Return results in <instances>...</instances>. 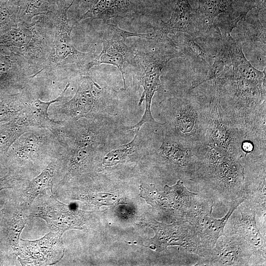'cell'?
Returning a JSON list of instances; mask_svg holds the SVG:
<instances>
[{"instance_id":"cell-36","label":"cell","mask_w":266,"mask_h":266,"mask_svg":"<svg viewBox=\"0 0 266 266\" xmlns=\"http://www.w3.org/2000/svg\"><path fill=\"white\" fill-rule=\"evenodd\" d=\"M0 125H1V124H0Z\"/></svg>"},{"instance_id":"cell-26","label":"cell","mask_w":266,"mask_h":266,"mask_svg":"<svg viewBox=\"0 0 266 266\" xmlns=\"http://www.w3.org/2000/svg\"><path fill=\"white\" fill-rule=\"evenodd\" d=\"M138 130L135 131L132 140L108 152L103 158L102 163L107 166L123 163L129 160L135 152L138 142Z\"/></svg>"},{"instance_id":"cell-30","label":"cell","mask_w":266,"mask_h":266,"mask_svg":"<svg viewBox=\"0 0 266 266\" xmlns=\"http://www.w3.org/2000/svg\"><path fill=\"white\" fill-rule=\"evenodd\" d=\"M184 36V44L186 51L198 60L206 63L208 62L210 57L206 51L193 37L186 34Z\"/></svg>"},{"instance_id":"cell-35","label":"cell","mask_w":266,"mask_h":266,"mask_svg":"<svg viewBox=\"0 0 266 266\" xmlns=\"http://www.w3.org/2000/svg\"><path fill=\"white\" fill-rule=\"evenodd\" d=\"M11 0H0V1H11Z\"/></svg>"},{"instance_id":"cell-15","label":"cell","mask_w":266,"mask_h":266,"mask_svg":"<svg viewBox=\"0 0 266 266\" xmlns=\"http://www.w3.org/2000/svg\"><path fill=\"white\" fill-rule=\"evenodd\" d=\"M224 36L232 63V78L244 79L252 83L265 95L266 68L262 71L255 68L246 59L241 42L233 38L231 34Z\"/></svg>"},{"instance_id":"cell-5","label":"cell","mask_w":266,"mask_h":266,"mask_svg":"<svg viewBox=\"0 0 266 266\" xmlns=\"http://www.w3.org/2000/svg\"><path fill=\"white\" fill-rule=\"evenodd\" d=\"M149 50L138 51L130 64L136 70L137 78L143 92L140 98L138 105L145 101V108L140 120L133 126L126 127L128 130H139L146 123L157 122L151 111L152 100L160 84V77L165 65L173 58L179 57L178 54L164 46L149 41Z\"/></svg>"},{"instance_id":"cell-7","label":"cell","mask_w":266,"mask_h":266,"mask_svg":"<svg viewBox=\"0 0 266 266\" xmlns=\"http://www.w3.org/2000/svg\"><path fill=\"white\" fill-rule=\"evenodd\" d=\"M28 207V215L45 220L51 232L63 234L68 230L84 228L81 212L70 209L53 194L38 196Z\"/></svg>"},{"instance_id":"cell-9","label":"cell","mask_w":266,"mask_h":266,"mask_svg":"<svg viewBox=\"0 0 266 266\" xmlns=\"http://www.w3.org/2000/svg\"><path fill=\"white\" fill-rule=\"evenodd\" d=\"M151 225L156 233L152 240L157 251H162L168 245H176L201 258L206 257L210 253L201 241L195 227L185 221L171 225L154 221L151 222Z\"/></svg>"},{"instance_id":"cell-27","label":"cell","mask_w":266,"mask_h":266,"mask_svg":"<svg viewBox=\"0 0 266 266\" xmlns=\"http://www.w3.org/2000/svg\"><path fill=\"white\" fill-rule=\"evenodd\" d=\"M18 0L0 1V34L17 26Z\"/></svg>"},{"instance_id":"cell-21","label":"cell","mask_w":266,"mask_h":266,"mask_svg":"<svg viewBox=\"0 0 266 266\" xmlns=\"http://www.w3.org/2000/svg\"><path fill=\"white\" fill-rule=\"evenodd\" d=\"M164 189L163 193L171 210L176 211L177 215L184 221V217L198 193L189 191L181 180H178L176 184L171 187L165 186Z\"/></svg>"},{"instance_id":"cell-16","label":"cell","mask_w":266,"mask_h":266,"mask_svg":"<svg viewBox=\"0 0 266 266\" xmlns=\"http://www.w3.org/2000/svg\"><path fill=\"white\" fill-rule=\"evenodd\" d=\"M58 166L59 160L56 153L41 172L29 182L20 199L25 208L28 207L38 196L53 194V187Z\"/></svg>"},{"instance_id":"cell-33","label":"cell","mask_w":266,"mask_h":266,"mask_svg":"<svg viewBox=\"0 0 266 266\" xmlns=\"http://www.w3.org/2000/svg\"><path fill=\"white\" fill-rule=\"evenodd\" d=\"M249 5L252 9L256 7L259 12L262 9H266V0H251Z\"/></svg>"},{"instance_id":"cell-20","label":"cell","mask_w":266,"mask_h":266,"mask_svg":"<svg viewBox=\"0 0 266 266\" xmlns=\"http://www.w3.org/2000/svg\"><path fill=\"white\" fill-rule=\"evenodd\" d=\"M62 0H18L17 24L30 23L36 16H49L58 9Z\"/></svg>"},{"instance_id":"cell-19","label":"cell","mask_w":266,"mask_h":266,"mask_svg":"<svg viewBox=\"0 0 266 266\" xmlns=\"http://www.w3.org/2000/svg\"><path fill=\"white\" fill-rule=\"evenodd\" d=\"M194 14L188 0H177L169 19L159 27L168 34L182 32L191 35L195 33L193 25Z\"/></svg>"},{"instance_id":"cell-6","label":"cell","mask_w":266,"mask_h":266,"mask_svg":"<svg viewBox=\"0 0 266 266\" xmlns=\"http://www.w3.org/2000/svg\"><path fill=\"white\" fill-rule=\"evenodd\" d=\"M243 201L239 200L232 203L226 215L217 219L212 216L214 201L204 195L198 193L184 221L195 227L201 241L211 252L218 238L225 234L224 230L229 218Z\"/></svg>"},{"instance_id":"cell-12","label":"cell","mask_w":266,"mask_h":266,"mask_svg":"<svg viewBox=\"0 0 266 266\" xmlns=\"http://www.w3.org/2000/svg\"><path fill=\"white\" fill-rule=\"evenodd\" d=\"M257 249L238 235H221L210 254L198 266H248Z\"/></svg>"},{"instance_id":"cell-10","label":"cell","mask_w":266,"mask_h":266,"mask_svg":"<svg viewBox=\"0 0 266 266\" xmlns=\"http://www.w3.org/2000/svg\"><path fill=\"white\" fill-rule=\"evenodd\" d=\"M62 234L51 232L34 240L20 238L17 254L22 266H50L60 261L65 253Z\"/></svg>"},{"instance_id":"cell-25","label":"cell","mask_w":266,"mask_h":266,"mask_svg":"<svg viewBox=\"0 0 266 266\" xmlns=\"http://www.w3.org/2000/svg\"><path fill=\"white\" fill-rule=\"evenodd\" d=\"M233 0H205L201 6V18L207 27L214 26L216 18L232 10Z\"/></svg>"},{"instance_id":"cell-17","label":"cell","mask_w":266,"mask_h":266,"mask_svg":"<svg viewBox=\"0 0 266 266\" xmlns=\"http://www.w3.org/2000/svg\"><path fill=\"white\" fill-rule=\"evenodd\" d=\"M240 219L233 225V234H236L250 243L256 249L266 246V239L260 232L256 222L254 208L244 200L237 208Z\"/></svg>"},{"instance_id":"cell-32","label":"cell","mask_w":266,"mask_h":266,"mask_svg":"<svg viewBox=\"0 0 266 266\" xmlns=\"http://www.w3.org/2000/svg\"><path fill=\"white\" fill-rule=\"evenodd\" d=\"M25 178V177L9 172L7 174L0 178V191L4 189L13 188L18 181Z\"/></svg>"},{"instance_id":"cell-3","label":"cell","mask_w":266,"mask_h":266,"mask_svg":"<svg viewBox=\"0 0 266 266\" xmlns=\"http://www.w3.org/2000/svg\"><path fill=\"white\" fill-rule=\"evenodd\" d=\"M207 161L206 174L201 179L202 194L229 206L245 200L244 170L237 159L229 152L218 149Z\"/></svg>"},{"instance_id":"cell-31","label":"cell","mask_w":266,"mask_h":266,"mask_svg":"<svg viewBox=\"0 0 266 266\" xmlns=\"http://www.w3.org/2000/svg\"><path fill=\"white\" fill-rule=\"evenodd\" d=\"M225 61L221 58L216 60L210 66L208 73L205 79L199 83L196 87L201 83L210 80L216 79L222 76L226 70Z\"/></svg>"},{"instance_id":"cell-1","label":"cell","mask_w":266,"mask_h":266,"mask_svg":"<svg viewBox=\"0 0 266 266\" xmlns=\"http://www.w3.org/2000/svg\"><path fill=\"white\" fill-rule=\"evenodd\" d=\"M74 0L67 4L63 0L56 11L49 16L54 26V37L52 48L42 71L62 79L71 71L85 72L96 56L95 50L88 52L78 50L74 46L71 33L75 22L67 18V11ZM41 71V72H42Z\"/></svg>"},{"instance_id":"cell-11","label":"cell","mask_w":266,"mask_h":266,"mask_svg":"<svg viewBox=\"0 0 266 266\" xmlns=\"http://www.w3.org/2000/svg\"><path fill=\"white\" fill-rule=\"evenodd\" d=\"M37 75L24 58L0 47V95L20 92Z\"/></svg>"},{"instance_id":"cell-24","label":"cell","mask_w":266,"mask_h":266,"mask_svg":"<svg viewBox=\"0 0 266 266\" xmlns=\"http://www.w3.org/2000/svg\"><path fill=\"white\" fill-rule=\"evenodd\" d=\"M159 150L163 157L177 167H185L191 162L192 155L190 151L172 141L164 139Z\"/></svg>"},{"instance_id":"cell-18","label":"cell","mask_w":266,"mask_h":266,"mask_svg":"<svg viewBox=\"0 0 266 266\" xmlns=\"http://www.w3.org/2000/svg\"><path fill=\"white\" fill-rule=\"evenodd\" d=\"M136 10L135 0H99L79 17L78 21L90 18L103 21L126 18L132 16Z\"/></svg>"},{"instance_id":"cell-23","label":"cell","mask_w":266,"mask_h":266,"mask_svg":"<svg viewBox=\"0 0 266 266\" xmlns=\"http://www.w3.org/2000/svg\"><path fill=\"white\" fill-rule=\"evenodd\" d=\"M30 94V89L26 86L19 93L0 95V124L12 120L19 114L24 108Z\"/></svg>"},{"instance_id":"cell-22","label":"cell","mask_w":266,"mask_h":266,"mask_svg":"<svg viewBox=\"0 0 266 266\" xmlns=\"http://www.w3.org/2000/svg\"><path fill=\"white\" fill-rule=\"evenodd\" d=\"M30 128L21 112L12 120L0 125V157L6 156L14 142Z\"/></svg>"},{"instance_id":"cell-4","label":"cell","mask_w":266,"mask_h":266,"mask_svg":"<svg viewBox=\"0 0 266 266\" xmlns=\"http://www.w3.org/2000/svg\"><path fill=\"white\" fill-rule=\"evenodd\" d=\"M59 143L50 131L31 128L22 134L9 148L6 157L9 172L27 178L41 171L55 156Z\"/></svg>"},{"instance_id":"cell-29","label":"cell","mask_w":266,"mask_h":266,"mask_svg":"<svg viewBox=\"0 0 266 266\" xmlns=\"http://www.w3.org/2000/svg\"><path fill=\"white\" fill-rule=\"evenodd\" d=\"M196 124L194 113L189 109L181 111L177 116L176 127L183 134H189L194 130Z\"/></svg>"},{"instance_id":"cell-13","label":"cell","mask_w":266,"mask_h":266,"mask_svg":"<svg viewBox=\"0 0 266 266\" xmlns=\"http://www.w3.org/2000/svg\"><path fill=\"white\" fill-rule=\"evenodd\" d=\"M122 30L116 24L107 25L102 36V49L90 63L89 67L102 64L117 66L122 74L124 89H126L123 66L125 62L130 64L135 52L126 44L127 38L123 35Z\"/></svg>"},{"instance_id":"cell-28","label":"cell","mask_w":266,"mask_h":266,"mask_svg":"<svg viewBox=\"0 0 266 266\" xmlns=\"http://www.w3.org/2000/svg\"><path fill=\"white\" fill-rule=\"evenodd\" d=\"M259 12L254 16L247 17L243 21V33L245 38L252 41H258L266 44V28L259 19Z\"/></svg>"},{"instance_id":"cell-14","label":"cell","mask_w":266,"mask_h":266,"mask_svg":"<svg viewBox=\"0 0 266 266\" xmlns=\"http://www.w3.org/2000/svg\"><path fill=\"white\" fill-rule=\"evenodd\" d=\"M69 85L70 83H67L61 94L56 99L49 101H42L30 93L25 107L21 111L30 127L47 129L56 138L58 137L65 121L51 119L48 110L51 104L66 100L65 95Z\"/></svg>"},{"instance_id":"cell-8","label":"cell","mask_w":266,"mask_h":266,"mask_svg":"<svg viewBox=\"0 0 266 266\" xmlns=\"http://www.w3.org/2000/svg\"><path fill=\"white\" fill-rule=\"evenodd\" d=\"M98 85L90 76H83L74 96L68 101L58 105L54 113L64 121L95 119L98 117L102 92V88L99 91L95 89Z\"/></svg>"},{"instance_id":"cell-2","label":"cell","mask_w":266,"mask_h":266,"mask_svg":"<svg viewBox=\"0 0 266 266\" xmlns=\"http://www.w3.org/2000/svg\"><path fill=\"white\" fill-rule=\"evenodd\" d=\"M54 26L50 16H38L30 23L17 24L0 34V47L19 55L40 73L50 53L54 37Z\"/></svg>"},{"instance_id":"cell-34","label":"cell","mask_w":266,"mask_h":266,"mask_svg":"<svg viewBox=\"0 0 266 266\" xmlns=\"http://www.w3.org/2000/svg\"><path fill=\"white\" fill-rule=\"evenodd\" d=\"M99 0H81V1L87 10L94 6Z\"/></svg>"}]
</instances>
